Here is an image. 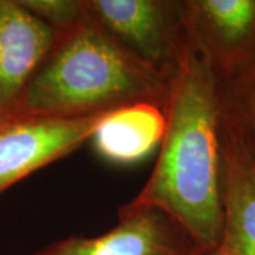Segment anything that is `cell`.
<instances>
[{
  "instance_id": "obj_7",
  "label": "cell",
  "mask_w": 255,
  "mask_h": 255,
  "mask_svg": "<svg viewBox=\"0 0 255 255\" xmlns=\"http://www.w3.org/2000/svg\"><path fill=\"white\" fill-rule=\"evenodd\" d=\"M55 38L54 28L23 0H0V112L13 110Z\"/></svg>"
},
{
  "instance_id": "obj_3",
  "label": "cell",
  "mask_w": 255,
  "mask_h": 255,
  "mask_svg": "<svg viewBox=\"0 0 255 255\" xmlns=\"http://www.w3.org/2000/svg\"><path fill=\"white\" fill-rule=\"evenodd\" d=\"M85 9L129 54L173 84L187 46L182 0H85Z\"/></svg>"
},
{
  "instance_id": "obj_5",
  "label": "cell",
  "mask_w": 255,
  "mask_h": 255,
  "mask_svg": "<svg viewBox=\"0 0 255 255\" xmlns=\"http://www.w3.org/2000/svg\"><path fill=\"white\" fill-rule=\"evenodd\" d=\"M191 43L221 85L255 65V0H182Z\"/></svg>"
},
{
  "instance_id": "obj_4",
  "label": "cell",
  "mask_w": 255,
  "mask_h": 255,
  "mask_svg": "<svg viewBox=\"0 0 255 255\" xmlns=\"http://www.w3.org/2000/svg\"><path fill=\"white\" fill-rule=\"evenodd\" d=\"M105 115L50 118L1 111L0 196L30 174L68 156L91 140Z\"/></svg>"
},
{
  "instance_id": "obj_10",
  "label": "cell",
  "mask_w": 255,
  "mask_h": 255,
  "mask_svg": "<svg viewBox=\"0 0 255 255\" xmlns=\"http://www.w3.org/2000/svg\"><path fill=\"white\" fill-rule=\"evenodd\" d=\"M221 98L224 118L236 128L255 159V65L237 80L221 85Z\"/></svg>"
},
{
  "instance_id": "obj_1",
  "label": "cell",
  "mask_w": 255,
  "mask_h": 255,
  "mask_svg": "<svg viewBox=\"0 0 255 255\" xmlns=\"http://www.w3.org/2000/svg\"><path fill=\"white\" fill-rule=\"evenodd\" d=\"M166 117L159 157L133 200L163 210L209 255L223 230V98L189 37Z\"/></svg>"
},
{
  "instance_id": "obj_8",
  "label": "cell",
  "mask_w": 255,
  "mask_h": 255,
  "mask_svg": "<svg viewBox=\"0 0 255 255\" xmlns=\"http://www.w3.org/2000/svg\"><path fill=\"white\" fill-rule=\"evenodd\" d=\"M223 230L209 255H255V159L223 115Z\"/></svg>"
},
{
  "instance_id": "obj_6",
  "label": "cell",
  "mask_w": 255,
  "mask_h": 255,
  "mask_svg": "<svg viewBox=\"0 0 255 255\" xmlns=\"http://www.w3.org/2000/svg\"><path fill=\"white\" fill-rule=\"evenodd\" d=\"M34 255H204L169 214L132 200L118 210V223L97 237L55 241Z\"/></svg>"
},
{
  "instance_id": "obj_9",
  "label": "cell",
  "mask_w": 255,
  "mask_h": 255,
  "mask_svg": "<svg viewBox=\"0 0 255 255\" xmlns=\"http://www.w3.org/2000/svg\"><path fill=\"white\" fill-rule=\"evenodd\" d=\"M166 127L167 117L162 107L140 102L107 114L91 140L104 159L117 164H133L160 147Z\"/></svg>"
},
{
  "instance_id": "obj_11",
  "label": "cell",
  "mask_w": 255,
  "mask_h": 255,
  "mask_svg": "<svg viewBox=\"0 0 255 255\" xmlns=\"http://www.w3.org/2000/svg\"><path fill=\"white\" fill-rule=\"evenodd\" d=\"M23 3L57 33L70 28L85 17L84 0H23Z\"/></svg>"
},
{
  "instance_id": "obj_2",
  "label": "cell",
  "mask_w": 255,
  "mask_h": 255,
  "mask_svg": "<svg viewBox=\"0 0 255 255\" xmlns=\"http://www.w3.org/2000/svg\"><path fill=\"white\" fill-rule=\"evenodd\" d=\"M172 87V82L129 54L85 9L81 21L57 33L50 54L11 111L81 118L140 102L166 111Z\"/></svg>"
}]
</instances>
